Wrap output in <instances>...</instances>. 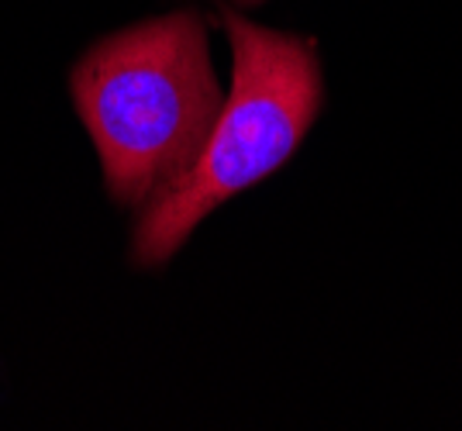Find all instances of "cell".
Segmentation results:
<instances>
[{"instance_id": "obj_1", "label": "cell", "mask_w": 462, "mask_h": 431, "mask_svg": "<svg viewBox=\"0 0 462 431\" xmlns=\"http://www.w3.org/2000/svg\"><path fill=\"white\" fill-rule=\"evenodd\" d=\"M69 87L104 183L125 207L145 204L187 177L225 107L208 21L190 7L90 45L73 66Z\"/></svg>"}, {"instance_id": "obj_3", "label": "cell", "mask_w": 462, "mask_h": 431, "mask_svg": "<svg viewBox=\"0 0 462 431\" xmlns=\"http://www.w3.org/2000/svg\"><path fill=\"white\" fill-rule=\"evenodd\" d=\"M249 4H252V0H249Z\"/></svg>"}, {"instance_id": "obj_2", "label": "cell", "mask_w": 462, "mask_h": 431, "mask_svg": "<svg viewBox=\"0 0 462 431\" xmlns=\"http://www.w3.org/2000/svg\"><path fill=\"white\" fill-rule=\"evenodd\" d=\"M221 24L235 56L231 94L197 166L155 194L138 221L132 259L145 270L166 266L211 211L273 177L321 111V62L308 39L263 28L231 11Z\"/></svg>"}]
</instances>
